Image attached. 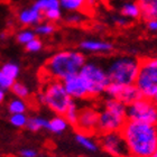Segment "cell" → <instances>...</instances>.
Returning <instances> with one entry per match:
<instances>
[{"label":"cell","mask_w":157,"mask_h":157,"mask_svg":"<svg viewBox=\"0 0 157 157\" xmlns=\"http://www.w3.org/2000/svg\"><path fill=\"white\" fill-rule=\"evenodd\" d=\"M130 157H151L157 151V126L127 120L120 130Z\"/></svg>","instance_id":"cell-1"},{"label":"cell","mask_w":157,"mask_h":157,"mask_svg":"<svg viewBox=\"0 0 157 157\" xmlns=\"http://www.w3.org/2000/svg\"><path fill=\"white\" fill-rule=\"evenodd\" d=\"M86 62L83 53L72 49H63L53 54L43 67V74L47 80L64 81L65 78L78 74Z\"/></svg>","instance_id":"cell-2"},{"label":"cell","mask_w":157,"mask_h":157,"mask_svg":"<svg viewBox=\"0 0 157 157\" xmlns=\"http://www.w3.org/2000/svg\"><path fill=\"white\" fill-rule=\"evenodd\" d=\"M98 134L120 131L127 122V105L116 99L107 98L98 109Z\"/></svg>","instance_id":"cell-3"},{"label":"cell","mask_w":157,"mask_h":157,"mask_svg":"<svg viewBox=\"0 0 157 157\" xmlns=\"http://www.w3.org/2000/svg\"><path fill=\"white\" fill-rule=\"evenodd\" d=\"M140 59L131 55H121L113 57L105 66L110 83L117 84H135L139 70Z\"/></svg>","instance_id":"cell-4"},{"label":"cell","mask_w":157,"mask_h":157,"mask_svg":"<svg viewBox=\"0 0 157 157\" xmlns=\"http://www.w3.org/2000/svg\"><path fill=\"white\" fill-rule=\"evenodd\" d=\"M38 98L42 105L59 116H64L73 102L72 98L66 92L63 82L59 80H47Z\"/></svg>","instance_id":"cell-5"},{"label":"cell","mask_w":157,"mask_h":157,"mask_svg":"<svg viewBox=\"0 0 157 157\" xmlns=\"http://www.w3.org/2000/svg\"><path fill=\"white\" fill-rule=\"evenodd\" d=\"M136 88L143 98L153 99L157 94V56H148L140 59Z\"/></svg>","instance_id":"cell-6"},{"label":"cell","mask_w":157,"mask_h":157,"mask_svg":"<svg viewBox=\"0 0 157 157\" xmlns=\"http://www.w3.org/2000/svg\"><path fill=\"white\" fill-rule=\"evenodd\" d=\"M78 74L84 78L88 85L90 98H95L105 93L110 83L105 67L93 61L85 62Z\"/></svg>","instance_id":"cell-7"},{"label":"cell","mask_w":157,"mask_h":157,"mask_svg":"<svg viewBox=\"0 0 157 157\" xmlns=\"http://www.w3.org/2000/svg\"><path fill=\"white\" fill-rule=\"evenodd\" d=\"M127 119L157 126V105L151 99L140 98L127 105Z\"/></svg>","instance_id":"cell-8"},{"label":"cell","mask_w":157,"mask_h":157,"mask_svg":"<svg viewBox=\"0 0 157 157\" xmlns=\"http://www.w3.org/2000/svg\"><path fill=\"white\" fill-rule=\"evenodd\" d=\"M99 146L112 157H130L127 144L120 131L99 135Z\"/></svg>","instance_id":"cell-9"},{"label":"cell","mask_w":157,"mask_h":157,"mask_svg":"<svg viewBox=\"0 0 157 157\" xmlns=\"http://www.w3.org/2000/svg\"><path fill=\"white\" fill-rule=\"evenodd\" d=\"M105 93L108 98L116 99L126 105H129L138 99L143 98L135 84L124 85L117 84V83H109Z\"/></svg>","instance_id":"cell-10"},{"label":"cell","mask_w":157,"mask_h":157,"mask_svg":"<svg viewBox=\"0 0 157 157\" xmlns=\"http://www.w3.org/2000/svg\"><path fill=\"white\" fill-rule=\"evenodd\" d=\"M98 119L99 111L97 108L88 105L80 108L75 129L80 132H84L88 135L98 134Z\"/></svg>","instance_id":"cell-11"},{"label":"cell","mask_w":157,"mask_h":157,"mask_svg":"<svg viewBox=\"0 0 157 157\" xmlns=\"http://www.w3.org/2000/svg\"><path fill=\"white\" fill-rule=\"evenodd\" d=\"M63 82L64 88L69 95L72 98V100H84V99L90 98L89 94L88 85L85 83L84 78L80 74H75L70 78H65Z\"/></svg>","instance_id":"cell-12"},{"label":"cell","mask_w":157,"mask_h":157,"mask_svg":"<svg viewBox=\"0 0 157 157\" xmlns=\"http://www.w3.org/2000/svg\"><path fill=\"white\" fill-rule=\"evenodd\" d=\"M17 19L23 26L29 27L35 26L36 27L39 23H42L44 20V15L40 10H38L36 7L30 6L27 8H23L21 10L18 11L17 15Z\"/></svg>","instance_id":"cell-13"},{"label":"cell","mask_w":157,"mask_h":157,"mask_svg":"<svg viewBox=\"0 0 157 157\" xmlns=\"http://www.w3.org/2000/svg\"><path fill=\"white\" fill-rule=\"evenodd\" d=\"M80 48L91 54H109L113 51V45L101 39H84L80 43Z\"/></svg>","instance_id":"cell-14"},{"label":"cell","mask_w":157,"mask_h":157,"mask_svg":"<svg viewBox=\"0 0 157 157\" xmlns=\"http://www.w3.org/2000/svg\"><path fill=\"white\" fill-rule=\"evenodd\" d=\"M74 139H75L76 144L78 146H81L84 151H90V153H95V151H99V143L98 140L93 139L92 135L84 134V132H80V131H76L75 136H74Z\"/></svg>","instance_id":"cell-15"},{"label":"cell","mask_w":157,"mask_h":157,"mask_svg":"<svg viewBox=\"0 0 157 157\" xmlns=\"http://www.w3.org/2000/svg\"><path fill=\"white\" fill-rule=\"evenodd\" d=\"M137 3L140 9V17L144 20L148 21L157 18V0H138Z\"/></svg>","instance_id":"cell-16"},{"label":"cell","mask_w":157,"mask_h":157,"mask_svg":"<svg viewBox=\"0 0 157 157\" xmlns=\"http://www.w3.org/2000/svg\"><path fill=\"white\" fill-rule=\"evenodd\" d=\"M69 122L65 119L64 116L55 115L53 118L48 119V124H47V129L46 130L55 135H62L69 128Z\"/></svg>","instance_id":"cell-17"},{"label":"cell","mask_w":157,"mask_h":157,"mask_svg":"<svg viewBox=\"0 0 157 157\" xmlns=\"http://www.w3.org/2000/svg\"><path fill=\"white\" fill-rule=\"evenodd\" d=\"M120 15L128 20L140 18V9L137 2H126L120 8Z\"/></svg>","instance_id":"cell-18"},{"label":"cell","mask_w":157,"mask_h":157,"mask_svg":"<svg viewBox=\"0 0 157 157\" xmlns=\"http://www.w3.org/2000/svg\"><path fill=\"white\" fill-rule=\"evenodd\" d=\"M61 7L70 13H80L88 5V0H59Z\"/></svg>","instance_id":"cell-19"},{"label":"cell","mask_w":157,"mask_h":157,"mask_svg":"<svg viewBox=\"0 0 157 157\" xmlns=\"http://www.w3.org/2000/svg\"><path fill=\"white\" fill-rule=\"evenodd\" d=\"M47 124H48V119H46L44 117L35 116V117L28 118V122H27L26 128L29 131L37 132V131L43 130V129L46 130L47 129Z\"/></svg>","instance_id":"cell-20"},{"label":"cell","mask_w":157,"mask_h":157,"mask_svg":"<svg viewBox=\"0 0 157 157\" xmlns=\"http://www.w3.org/2000/svg\"><path fill=\"white\" fill-rule=\"evenodd\" d=\"M7 107H8V111L10 112V115H13V113H26L27 109H28V105H27L26 100L16 98V97L8 102Z\"/></svg>","instance_id":"cell-21"},{"label":"cell","mask_w":157,"mask_h":157,"mask_svg":"<svg viewBox=\"0 0 157 157\" xmlns=\"http://www.w3.org/2000/svg\"><path fill=\"white\" fill-rule=\"evenodd\" d=\"M78 113H80V107L75 103V101H73L70 107L67 108L66 112L64 113V117L67 120L70 126L75 128L76 124H78Z\"/></svg>","instance_id":"cell-22"},{"label":"cell","mask_w":157,"mask_h":157,"mask_svg":"<svg viewBox=\"0 0 157 157\" xmlns=\"http://www.w3.org/2000/svg\"><path fill=\"white\" fill-rule=\"evenodd\" d=\"M10 90H11V92H13V95H15L16 98L24 99V100L28 99V97L30 95L29 88H28L25 83H23V82L16 81L15 83H13V85L11 86Z\"/></svg>","instance_id":"cell-23"},{"label":"cell","mask_w":157,"mask_h":157,"mask_svg":"<svg viewBox=\"0 0 157 157\" xmlns=\"http://www.w3.org/2000/svg\"><path fill=\"white\" fill-rule=\"evenodd\" d=\"M0 71L2 73H5L7 76H9L10 78H13V81H16L17 78L19 76L20 67L15 62H7L0 67Z\"/></svg>","instance_id":"cell-24"},{"label":"cell","mask_w":157,"mask_h":157,"mask_svg":"<svg viewBox=\"0 0 157 157\" xmlns=\"http://www.w3.org/2000/svg\"><path fill=\"white\" fill-rule=\"evenodd\" d=\"M56 27L53 23H49V21H42L39 23L36 27H35V33H36L37 36H49V35H53L55 33Z\"/></svg>","instance_id":"cell-25"},{"label":"cell","mask_w":157,"mask_h":157,"mask_svg":"<svg viewBox=\"0 0 157 157\" xmlns=\"http://www.w3.org/2000/svg\"><path fill=\"white\" fill-rule=\"evenodd\" d=\"M34 6L42 13H45L47 10L61 8V3H59V0H36Z\"/></svg>","instance_id":"cell-26"},{"label":"cell","mask_w":157,"mask_h":157,"mask_svg":"<svg viewBox=\"0 0 157 157\" xmlns=\"http://www.w3.org/2000/svg\"><path fill=\"white\" fill-rule=\"evenodd\" d=\"M37 37L36 33L34 29H29V28H24L20 32H18L17 34V42L19 44L26 46L29 42H32L33 39H35Z\"/></svg>","instance_id":"cell-27"},{"label":"cell","mask_w":157,"mask_h":157,"mask_svg":"<svg viewBox=\"0 0 157 157\" xmlns=\"http://www.w3.org/2000/svg\"><path fill=\"white\" fill-rule=\"evenodd\" d=\"M9 122L15 128H26L28 117L26 113H13V115H10Z\"/></svg>","instance_id":"cell-28"},{"label":"cell","mask_w":157,"mask_h":157,"mask_svg":"<svg viewBox=\"0 0 157 157\" xmlns=\"http://www.w3.org/2000/svg\"><path fill=\"white\" fill-rule=\"evenodd\" d=\"M44 15V19L46 21H49V23H55V21H59L61 18H62V11H61V8H57V9H51L47 10L45 13H43Z\"/></svg>","instance_id":"cell-29"},{"label":"cell","mask_w":157,"mask_h":157,"mask_svg":"<svg viewBox=\"0 0 157 157\" xmlns=\"http://www.w3.org/2000/svg\"><path fill=\"white\" fill-rule=\"evenodd\" d=\"M84 20V16L80 13H72L67 15V17L65 18L66 24H69L71 26H78L80 24L83 23Z\"/></svg>","instance_id":"cell-30"},{"label":"cell","mask_w":157,"mask_h":157,"mask_svg":"<svg viewBox=\"0 0 157 157\" xmlns=\"http://www.w3.org/2000/svg\"><path fill=\"white\" fill-rule=\"evenodd\" d=\"M16 81H13V78H10L9 76H7L5 73H2L0 71V88L2 89V90H10L11 86L13 85Z\"/></svg>","instance_id":"cell-31"},{"label":"cell","mask_w":157,"mask_h":157,"mask_svg":"<svg viewBox=\"0 0 157 157\" xmlns=\"http://www.w3.org/2000/svg\"><path fill=\"white\" fill-rule=\"evenodd\" d=\"M42 48H43V42L39 38H37V37L26 45V49L30 53H38Z\"/></svg>","instance_id":"cell-32"},{"label":"cell","mask_w":157,"mask_h":157,"mask_svg":"<svg viewBox=\"0 0 157 157\" xmlns=\"http://www.w3.org/2000/svg\"><path fill=\"white\" fill-rule=\"evenodd\" d=\"M17 157H38V151L34 148H21L17 153Z\"/></svg>","instance_id":"cell-33"},{"label":"cell","mask_w":157,"mask_h":157,"mask_svg":"<svg viewBox=\"0 0 157 157\" xmlns=\"http://www.w3.org/2000/svg\"><path fill=\"white\" fill-rule=\"evenodd\" d=\"M113 21H115V24L117 25V26L119 27H126L129 24V20L126 18V17L124 16H116L115 19H113Z\"/></svg>","instance_id":"cell-34"},{"label":"cell","mask_w":157,"mask_h":157,"mask_svg":"<svg viewBox=\"0 0 157 157\" xmlns=\"http://www.w3.org/2000/svg\"><path fill=\"white\" fill-rule=\"evenodd\" d=\"M147 24V29L151 33H157V18L155 19H151L146 21Z\"/></svg>","instance_id":"cell-35"},{"label":"cell","mask_w":157,"mask_h":157,"mask_svg":"<svg viewBox=\"0 0 157 157\" xmlns=\"http://www.w3.org/2000/svg\"><path fill=\"white\" fill-rule=\"evenodd\" d=\"M5 98H6V91L0 88V103L5 101Z\"/></svg>","instance_id":"cell-36"},{"label":"cell","mask_w":157,"mask_h":157,"mask_svg":"<svg viewBox=\"0 0 157 157\" xmlns=\"http://www.w3.org/2000/svg\"><path fill=\"white\" fill-rule=\"evenodd\" d=\"M0 38H1V39H5V38H6V34H5V33H1V34H0Z\"/></svg>","instance_id":"cell-37"},{"label":"cell","mask_w":157,"mask_h":157,"mask_svg":"<svg viewBox=\"0 0 157 157\" xmlns=\"http://www.w3.org/2000/svg\"><path fill=\"white\" fill-rule=\"evenodd\" d=\"M153 101H154V102H155V103H156V105H157V94H156V95H155V98H154V99H153Z\"/></svg>","instance_id":"cell-38"},{"label":"cell","mask_w":157,"mask_h":157,"mask_svg":"<svg viewBox=\"0 0 157 157\" xmlns=\"http://www.w3.org/2000/svg\"><path fill=\"white\" fill-rule=\"evenodd\" d=\"M151 157H157V151H155L154 154L151 155Z\"/></svg>","instance_id":"cell-39"}]
</instances>
